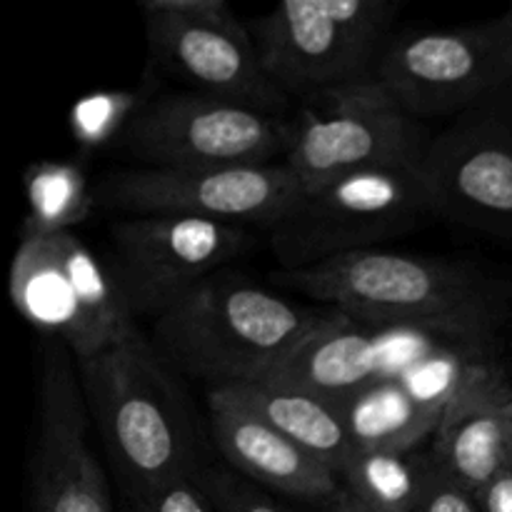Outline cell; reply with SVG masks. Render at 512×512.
<instances>
[{"mask_svg":"<svg viewBox=\"0 0 512 512\" xmlns=\"http://www.w3.org/2000/svg\"><path fill=\"white\" fill-rule=\"evenodd\" d=\"M512 308L423 320H360L338 313L265 380L305 388L330 403L455 350H503Z\"/></svg>","mask_w":512,"mask_h":512,"instance_id":"3","label":"cell"},{"mask_svg":"<svg viewBox=\"0 0 512 512\" xmlns=\"http://www.w3.org/2000/svg\"><path fill=\"white\" fill-rule=\"evenodd\" d=\"M340 483L365 512H415L425 483V448L353 450Z\"/></svg>","mask_w":512,"mask_h":512,"instance_id":"20","label":"cell"},{"mask_svg":"<svg viewBox=\"0 0 512 512\" xmlns=\"http://www.w3.org/2000/svg\"><path fill=\"white\" fill-rule=\"evenodd\" d=\"M420 173L433 218L512 240V88L448 120Z\"/></svg>","mask_w":512,"mask_h":512,"instance_id":"12","label":"cell"},{"mask_svg":"<svg viewBox=\"0 0 512 512\" xmlns=\"http://www.w3.org/2000/svg\"><path fill=\"white\" fill-rule=\"evenodd\" d=\"M153 63L193 93L278 115L290 98L268 78L248 23L225 0H140Z\"/></svg>","mask_w":512,"mask_h":512,"instance_id":"10","label":"cell"},{"mask_svg":"<svg viewBox=\"0 0 512 512\" xmlns=\"http://www.w3.org/2000/svg\"><path fill=\"white\" fill-rule=\"evenodd\" d=\"M398 10L385 0H288L248 30L268 78L303 103L375 78Z\"/></svg>","mask_w":512,"mask_h":512,"instance_id":"5","label":"cell"},{"mask_svg":"<svg viewBox=\"0 0 512 512\" xmlns=\"http://www.w3.org/2000/svg\"><path fill=\"white\" fill-rule=\"evenodd\" d=\"M238 403L273 425L280 435L293 440L298 448L313 455L318 463L328 465L340 478L355 445L343 423L338 405L323 395L305 388L278 383V380H255V383L223 388Z\"/></svg>","mask_w":512,"mask_h":512,"instance_id":"17","label":"cell"},{"mask_svg":"<svg viewBox=\"0 0 512 512\" xmlns=\"http://www.w3.org/2000/svg\"><path fill=\"white\" fill-rule=\"evenodd\" d=\"M428 218L433 210L420 165L365 170L305 190L268 230L270 250L283 270L313 268L380 248L418 230Z\"/></svg>","mask_w":512,"mask_h":512,"instance_id":"7","label":"cell"},{"mask_svg":"<svg viewBox=\"0 0 512 512\" xmlns=\"http://www.w3.org/2000/svg\"><path fill=\"white\" fill-rule=\"evenodd\" d=\"M70 348L48 338L40 358L30 473L35 512H113L108 480L88 443V405Z\"/></svg>","mask_w":512,"mask_h":512,"instance_id":"15","label":"cell"},{"mask_svg":"<svg viewBox=\"0 0 512 512\" xmlns=\"http://www.w3.org/2000/svg\"><path fill=\"white\" fill-rule=\"evenodd\" d=\"M335 405L355 450H420L445 420L438 408L420 403L400 380L370 385Z\"/></svg>","mask_w":512,"mask_h":512,"instance_id":"18","label":"cell"},{"mask_svg":"<svg viewBox=\"0 0 512 512\" xmlns=\"http://www.w3.org/2000/svg\"><path fill=\"white\" fill-rule=\"evenodd\" d=\"M283 125V163L305 190L365 170L415 168L433 140L375 78L303 100Z\"/></svg>","mask_w":512,"mask_h":512,"instance_id":"8","label":"cell"},{"mask_svg":"<svg viewBox=\"0 0 512 512\" xmlns=\"http://www.w3.org/2000/svg\"><path fill=\"white\" fill-rule=\"evenodd\" d=\"M78 373L90 420L133 508L208 468L193 403L155 343L138 335L80 360Z\"/></svg>","mask_w":512,"mask_h":512,"instance_id":"1","label":"cell"},{"mask_svg":"<svg viewBox=\"0 0 512 512\" xmlns=\"http://www.w3.org/2000/svg\"><path fill=\"white\" fill-rule=\"evenodd\" d=\"M198 485L215 512H325V508H298L293 500L260 488L225 463H210L198 475Z\"/></svg>","mask_w":512,"mask_h":512,"instance_id":"23","label":"cell"},{"mask_svg":"<svg viewBox=\"0 0 512 512\" xmlns=\"http://www.w3.org/2000/svg\"><path fill=\"white\" fill-rule=\"evenodd\" d=\"M278 283L318 305L360 320H423L470 310L512 308V288L470 260L360 250Z\"/></svg>","mask_w":512,"mask_h":512,"instance_id":"4","label":"cell"},{"mask_svg":"<svg viewBox=\"0 0 512 512\" xmlns=\"http://www.w3.org/2000/svg\"><path fill=\"white\" fill-rule=\"evenodd\" d=\"M483 512H512V470L498 475L483 493L478 495Z\"/></svg>","mask_w":512,"mask_h":512,"instance_id":"26","label":"cell"},{"mask_svg":"<svg viewBox=\"0 0 512 512\" xmlns=\"http://www.w3.org/2000/svg\"><path fill=\"white\" fill-rule=\"evenodd\" d=\"M210 440L228 468L260 488L313 508H328L343 490L338 473L280 435L228 390H208Z\"/></svg>","mask_w":512,"mask_h":512,"instance_id":"16","label":"cell"},{"mask_svg":"<svg viewBox=\"0 0 512 512\" xmlns=\"http://www.w3.org/2000/svg\"><path fill=\"white\" fill-rule=\"evenodd\" d=\"M335 315L220 270L153 320V343L208 390L233 388L273 375Z\"/></svg>","mask_w":512,"mask_h":512,"instance_id":"2","label":"cell"},{"mask_svg":"<svg viewBox=\"0 0 512 512\" xmlns=\"http://www.w3.org/2000/svg\"><path fill=\"white\" fill-rule=\"evenodd\" d=\"M508 8H510V10H512V3H510V5H508Z\"/></svg>","mask_w":512,"mask_h":512,"instance_id":"28","label":"cell"},{"mask_svg":"<svg viewBox=\"0 0 512 512\" xmlns=\"http://www.w3.org/2000/svg\"><path fill=\"white\" fill-rule=\"evenodd\" d=\"M415 512H483L478 495L453 478L425 448V483Z\"/></svg>","mask_w":512,"mask_h":512,"instance_id":"24","label":"cell"},{"mask_svg":"<svg viewBox=\"0 0 512 512\" xmlns=\"http://www.w3.org/2000/svg\"><path fill=\"white\" fill-rule=\"evenodd\" d=\"M115 145L140 168H248L283 163L285 125L278 115L180 90L150 98Z\"/></svg>","mask_w":512,"mask_h":512,"instance_id":"11","label":"cell"},{"mask_svg":"<svg viewBox=\"0 0 512 512\" xmlns=\"http://www.w3.org/2000/svg\"><path fill=\"white\" fill-rule=\"evenodd\" d=\"M110 238L130 308L153 320L250 245L248 228L190 215H130L115 220Z\"/></svg>","mask_w":512,"mask_h":512,"instance_id":"14","label":"cell"},{"mask_svg":"<svg viewBox=\"0 0 512 512\" xmlns=\"http://www.w3.org/2000/svg\"><path fill=\"white\" fill-rule=\"evenodd\" d=\"M135 512H215L210 500L200 490L198 478L195 480H178L165 488L155 490L150 498L135 508Z\"/></svg>","mask_w":512,"mask_h":512,"instance_id":"25","label":"cell"},{"mask_svg":"<svg viewBox=\"0 0 512 512\" xmlns=\"http://www.w3.org/2000/svg\"><path fill=\"white\" fill-rule=\"evenodd\" d=\"M325 512H365V510L360 508V505L355 503V500L350 498V495L345 493V490H340V493L335 495L333 503H330L328 508H325Z\"/></svg>","mask_w":512,"mask_h":512,"instance_id":"27","label":"cell"},{"mask_svg":"<svg viewBox=\"0 0 512 512\" xmlns=\"http://www.w3.org/2000/svg\"><path fill=\"white\" fill-rule=\"evenodd\" d=\"M375 80L415 120L450 118L512 88V10L390 38Z\"/></svg>","mask_w":512,"mask_h":512,"instance_id":"9","label":"cell"},{"mask_svg":"<svg viewBox=\"0 0 512 512\" xmlns=\"http://www.w3.org/2000/svg\"><path fill=\"white\" fill-rule=\"evenodd\" d=\"M28 215L20 238L53 233H73L75 225L93 213L95 188L80 165L60 160H38L23 175Z\"/></svg>","mask_w":512,"mask_h":512,"instance_id":"21","label":"cell"},{"mask_svg":"<svg viewBox=\"0 0 512 512\" xmlns=\"http://www.w3.org/2000/svg\"><path fill=\"white\" fill-rule=\"evenodd\" d=\"M8 293L15 310L63 340L78 363L140 335L118 273L75 233L20 238Z\"/></svg>","mask_w":512,"mask_h":512,"instance_id":"6","label":"cell"},{"mask_svg":"<svg viewBox=\"0 0 512 512\" xmlns=\"http://www.w3.org/2000/svg\"><path fill=\"white\" fill-rule=\"evenodd\" d=\"M428 448L458 483L480 495L512 470V400L448 420Z\"/></svg>","mask_w":512,"mask_h":512,"instance_id":"19","label":"cell"},{"mask_svg":"<svg viewBox=\"0 0 512 512\" xmlns=\"http://www.w3.org/2000/svg\"><path fill=\"white\" fill-rule=\"evenodd\" d=\"M148 100L143 90H98L83 95L70 108V133L78 145L90 150L118 143Z\"/></svg>","mask_w":512,"mask_h":512,"instance_id":"22","label":"cell"},{"mask_svg":"<svg viewBox=\"0 0 512 512\" xmlns=\"http://www.w3.org/2000/svg\"><path fill=\"white\" fill-rule=\"evenodd\" d=\"M305 185L285 163L248 168H125L103 175L95 203L128 215H190L270 230L293 210Z\"/></svg>","mask_w":512,"mask_h":512,"instance_id":"13","label":"cell"}]
</instances>
